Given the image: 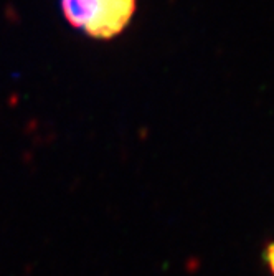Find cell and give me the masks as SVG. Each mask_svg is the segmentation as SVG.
Masks as SVG:
<instances>
[{
  "label": "cell",
  "instance_id": "cell-1",
  "mask_svg": "<svg viewBox=\"0 0 274 276\" xmlns=\"http://www.w3.org/2000/svg\"><path fill=\"white\" fill-rule=\"evenodd\" d=\"M66 24L94 40L122 35L137 10V0H60Z\"/></svg>",
  "mask_w": 274,
  "mask_h": 276
},
{
  "label": "cell",
  "instance_id": "cell-2",
  "mask_svg": "<svg viewBox=\"0 0 274 276\" xmlns=\"http://www.w3.org/2000/svg\"><path fill=\"white\" fill-rule=\"evenodd\" d=\"M264 260H266V263H268V268H269L271 274L274 276V240H272V242H271L268 246H266Z\"/></svg>",
  "mask_w": 274,
  "mask_h": 276
}]
</instances>
